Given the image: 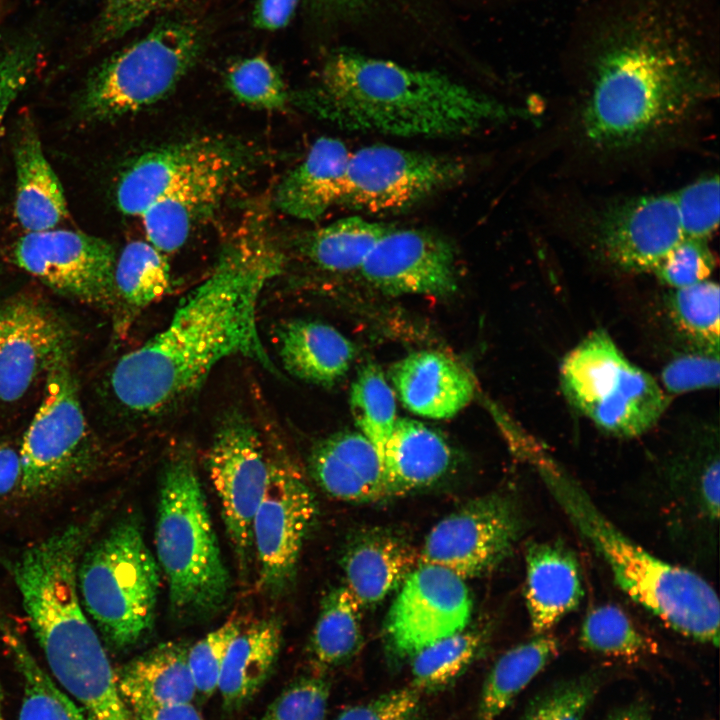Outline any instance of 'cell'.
<instances>
[{"label": "cell", "mask_w": 720, "mask_h": 720, "mask_svg": "<svg viewBox=\"0 0 720 720\" xmlns=\"http://www.w3.org/2000/svg\"><path fill=\"white\" fill-rule=\"evenodd\" d=\"M226 85L238 101L249 106L281 110L288 103V92L279 72L263 56L234 63L227 72Z\"/></svg>", "instance_id": "cell-41"}, {"label": "cell", "mask_w": 720, "mask_h": 720, "mask_svg": "<svg viewBox=\"0 0 720 720\" xmlns=\"http://www.w3.org/2000/svg\"><path fill=\"white\" fill-rule=\"evenodd\" d=\"M713 96L682 57L646 44L613 50L597 63L578 127L592 150L622 154L665 140Z\"/></svg>", "instance_id": "cell-3"}, {"label": "cell", "mask_w": 720, "mask_h": 720, "mask_svg": "<svg viewBox=\"0 0 720 720\" xmlns=\"http://www.w3.org/2000/svg\"><path fill=\"white\" fill-rule=\"evenodd\" d=\"M207 464L239 570L245 573L253 552V520L270 473L259 434L247 417L237 411L224 416Z\"/></svg>", "instance_id": "cell-10"}, {"label": "cell", "mask_w": 720, "mask_h": 720, "mask_svg": "<svg viewBox=\"0 0 720 720\" xmlns=\"http://www.w3.org/2000/svg\"><path fill=\"white\" fill-rule=\"evenodd\" d=\"M330 682L322 673L296 678L271 702L259 720H325Z\"/></svg>", "instance_id": "cell-43"}, {"label": "cell", "mask_w": 720, "mask_h": 720, "mask_svg": "<svg viewBox=\"0 0 720 720\" xmlns=\"http://www.w3.org/2000/svg\"><path fill=\"white\" fill-rule=\"evenodd\" d=\"M581 646L593 653L621 659H638L652 650L647 637L618 606L599 605L583 620Z\"/></svg>", "instance_id": "cell-39"}, {"label": "cell", "mask_w": 720, "mask_h": 720, "mask_svg": "<svg viewBox=\"0 0 720 720\" xmlns=\"http://www.w3.org/2000/svg\"><path fill=\"white\" fill-rule=\"evenodd\" d=\"M240 163L243 158L237 148L207 137L148 151L123 172L116 189L117 205L124 214L141 217L183 186Z\"/></svg>", "instance_id": "cell-17"}, {"label": "cell", "mask_w": 720, "mask_h": 720, "mask_svg": "<svg viewBox=\"0 0 720 720\" xmlns=\"http://www.w3.org/2000/svg\"><path fill=\"white\" fill-rule=\"evenodd\" d=\"M665 388L671 393L717 387L719 383L718 351L697 348L679 355L662 372Z\"/></svg>", "instance_id": "cell-48"}, {"label": "cell", "mask_w": 720, "mask_h": 720, "mask_svg": "<svg viewBox=\"0 0 720 720\" xmlns=\"http://www.w3.org/2000/svg\"><path fill=\"white\" fill-rule=\"evenodd\" d=\"M525 602L535 635L548 633L584 595L575 555L558 543L534 542L525 552Z\"/></svg>", "instance_id": "cell-20"}, {"label": "cell", "mask_w": 720, "mask_h": 720, "mask_svg": "<svg viewBox=\"0 0 720 720\" xmlns=\"http://www.w3.org/2000/svg\"><path fill=\"white\" fill-rule=\"evenodd\" d=\"M171 284L164 253L148 241L128 243L117 258L114 285V331L125 336L136 317L164 296Z\"/></svg>", "instance_id": "cell-30"}, {"label": "cell", "mask_w": 720, "mask_h": 720, "mask_svg": "<svg viewBox=\"0 0 720 720\" xmlns=\"http://www.w3.org/2000/svg\"><path fill=\"white\" fill-rule=\"evenodd\" d=\"M0 635L23 685L18 720H88L39 666L10 617L0 608Z\"/></svg>", "instance_id": "cell-34"}, {"label": "cell", "mask_w": 720, "mask_h": 720, "mask_svg": "<svg viewBox=\"0 0 720 720\" xmlns=\"http://www.w3.org/2000/svg\"><path fill=\"white\" fill-rule=\"evenodd\" d=\"M131 711L138 720H205L191 702L143 705Z\"/></svg>", "instance_id": "cell-53"}, {"label": "cell", "mask_w": 720, "mask_h": 720, "mask_svg": "<svg viewBox=\"0 0 720 720\" xmlns=\"http://www.w3.org/2000/svg\"><path fill=\"white\" fill-rule=\"evenodd\" d=\"M715 257L707 240L685 238L674 247L653 271L667 286L676 289L708 280Z\"/></svg>", "instance_id": "cell-46"}, {"label": "cell", "mask_w": 720, "mask_h": 720, "mask_svg": "<svg viewBox=\"0 0 720 720\" xmlns=\"http://www.w3.org/2000/svg\"><path fill=\"white\" fill-rule=\"evenodd\" d=\"M361 607L345 586L323 599L308 645L317 673L343 664L357 652L362 640Z\"/></svg>", "instance_id": "cell-35"}, {"label": "cell", "mask_w": 720, "mask_h": 720, "mask_svg": "<svg viewBox=\"0 0 720 720\" xmlns=\"http://www.w3.org/2000/svg\"><path fill=\"white\" fill-rule=\"evenodd\" d=\"M155 548L176 619H207L225 608L231 596V577L221 556L193 450L186 444L171 452L162 470Z\"/></svg>", "instance_id": "cell-5"}, {"label": "cell", "mask_w": 720, "mask_h": 720, "mask_svg": "<svg viewBox=\"0 0 720 720\" xmlns=\"http://www.w3.org/2000/svg\"><path fill=\"white\" fill-rule=\"evenodd\" d=\"M393 227L360 216L342 218L309 233L302 250L323 270H359L374 245Z\"/></svg>", "instance_id": "cell-36"}, {"label": "cell", "mask_w": 720, "mask_h": 720, "mask_svg": "<svg viewBox=\"0 0 720 720\" xmlns=\"http://www.w3.org/2000/svg\"><path fill=\"white\" fill-rule=\"evenodd\" d=\"M15 215L27 232L54 229L67 216L62 185L45 157L38 133L28 119L15 143Z\"/></svg>", "instance_id": "cell-25"}, {"label": "cell", "mask_w": 720, "mask_h": 720, "mask_svg": "<svg viewBox=\"0 0 720 720\" xmlns=\"http://www.w3.org/2000/svg\"><path fill=\"white\" fill-rule=\"evenodd\" d=\"M484 637L478 631H460L420 650L412 657L413 687L437 691L458 678L478 656Z\"/></svg>", "instance_id": "cell-38"}, {"label": "cell", "mask_w": 720, "mask_h": 720, "mask_svg": "<svg viewBox=\"0 0 720 720\" xmlns=\"http://www.w3.org/2000/svg\"><path fill=\"white\" fill-rule=\"evenodd\" d=\"M416 688H398L343 710L335 720H421L422 700Z\"/></svg>", "instance_id": "cell-49"}, {"label": "cell", "mask_w": 720, "mask_h": 720, "mask_svg": "<svg viewBox=\"0 0 720 720\" xmlns=\"http://www.w3.org/2000/svg\"><path fill=\"white\" fill-rule=\"evenodd\" d=\"M282 267L281 252L258 225L230 241L167 326L115 364L110 387L117 402L142 417L168 412L233 356L277 373L259 334L257 307L264 287Z\"/></svg>", "instance_id": "cell-1"}, {"label": "cell", "mask_w": 720, "mask_h": 720, "mask_svg": "<svg viewBox=\"0 0 720 720\" xmlns=\"http://www.w3.org/2000/svg\"><path fill=\"white\" fill-rule=\"evenodd\" d=\"M350 154L339 139H317L305 159L279 184L277 208L294 218L316 221L339 206Z\"/></svg>", "instance_id": "cell-22"}, {"label": "cell", "mask_w": 720, "mask_h": 720, "mask_svg": "<svg viewBox=\"0 0 720 720\" xmlns=\"http://www.w3.org/2000/svg\"><path fill=\"white\" fill-rule=\"evenodd\" d=\"M284 368L293 376L318 385L338 382L355 357L352 342L334 327L308 320H293L277 332Z\"/></svg>", "instance_id": "cell-29"}, {"label": "cell", "mask_w": 720, "mask_h": 720, "mask_svg": "<svg viewBox=\"0 0 720 720\" xmlns=\"http://www.w3.org/2000/svg\"><path fill=\"white\" fill-rule=\"evenodd\" d=\"M528 456L570 522L606 562L616 585L672 630L717 647L720 605L711 585L624 535L553 460L538 452Z\"/></svg>", "instance_id": "cell-4"}, {"label": "cell", "mask_w": 720, "mask_h": 720, "mask_svg": "<svg viewBox=\"0 0 720 720\" xmlns=\"http://www.w3.org/2000/svg\"><path fill=\"white\" fill-rule=\"evenodd\" d=\"M269 480L252 525L258 585L279 597L293 581L305 538L315 520V498L287 460L269 461Z\"/></svg>", "instance_id": "cell-11"}, {"label": "cell", "mask_w": 720, "mask_h": 720, "mask_svg": "<svg viewBox=\"0 0 720 720\" xmlns=\"http://www.w3.org/2000/svg\"><path fill=\"white\" fill-rule=\"evenodd\" d=\"M14 262L54 291L112 310L117 256L104 239L80 231L27 232L15 244Z\"/></svg>", "instance_id": "cell-12"}, {"label": "cell", "mask_w": 720, "mask_h": 720, "mask_svg": "<svg viewBox=\"0 0 720 720\" xmlns=\"http://www.w3.org/2000/svg\"><path fill=\"white\" fill-rule=\"evenodd\" d=\"M77 584L84 611L109 647L131 648L151 631L159 570L137 516L121 517L89 541Z\"/></svg>", "instance_id": "cell-6"}, {"label": "cell", "mask_w": 720, "mask_h": 720, "mask_svg": "<svg viewBox=\"0 0 720 720\" xmlns=\"http://www.w3.org/2000/svg\"><path fill=\"white\" fill-rule=\"evenodd\" d=\"M242 168L243 163L220 169L153 204L141 216L148 242L165 255L181 248L219 206Z\"/></svg>", "instance_id": "cell-23"}, {"label": "cell", "mask_w": 720, "mask_h": 720, "mask_svg": "<svg viewBox=\"0 0 720 720\" xmlns=\"http://www.w3.org/2000/svg\"><path fill=\"white\" fill-rule=\"evenodd\" d=\"M300 103L344 130L398 137L467 136L525 113L438 71L344 51Z\"/></svg>", "instance_id": "cell-2"}, {"label": "cell", "mask_w": 720, "mask_h": 720, "mask_svg": "<svg viewBox=\"0 0 720 720\" xmlns=\"http://www.w3.org/2000/svg\"><path fill=\"white\" fill-rule=\"evenodd\" d=\"M282 644V625L275 617L240 630L226 652L218 690L226 712L245 707L271 675Z\"/></svg>", "instance_id": "cell-27"}, {"label": "cell", "mask_w": 720, "mask_h": 720, "mask_svg": "<svg viewBox=\"0 0 720 720\" xmlns=\"http://www.w3.org/2000/svg\"><path fill=\"white\" fill-rule=\"evenodd\" d=\"M300 0H258L253 22L259 29L276 31L284 28L292 19Z\"/></svg>", "instance_id": "cell-51"}, {"label": "cell", "mask_w": 720, "mask_h": 720, "mask_svg": "<svg viewBox=\"0 0 720 720\" xmlns=\"http://www.w3.org/2000/svg\"><path fill=\"white\" fill-rule=\"evenodd\" d=\"M719 461L708 462L700 477L699 492L704 511L713 520L719 515Z\"/></svg>", "instance_id": "cell-54"}, {"label": "cell", "mask_w": 720, "mask_h": 720, "mask_svg": "<svg viewBox=\"0 0 720 720\" xmlns=\"http://www.w3.org/2000/svg\"><path fill=\"white\" fill-rule=\"evenodd\" d=\"M520 530V514L509 499L481 498L431 529L419 553V563L445 568L462 579L479 576L512 552Z\"/></svg>", "instance_id": "cell-13"}, {"label": "cell", "mask_w": 720, "mask_h": 720, "mask_svg": "<svg viewBox=\"0 0 720 720\" xmlns=\"http://www.w3.org/2000/svg\"><path fill=\"white\" fill-rule=\"evenodd\" d=\"M21 482L19 449L0 442V503L15 498Z\"/></svg>", "instance_id": "cell-52"}, {"label": "cell", "mask_w": 720, "mask_h": 720, "mask_svg": "<svg viewBox=\"0 0 720 720\" xmlns=\"http://www.w3.org/2000/svg\"><path fill=\"white\" fill-rule=\"evenodd\" d=\"M0 720H5L4 711H3V693H2L1 686H0Z\"/></svg>", "instance_id": "cell-56"}, {"label": "cell", "mask_w": 720, "mask_h": 720, "mask_svg": "<svg viewBox=\"0 0 720 720\" xmlns=\"http://www.w3.org/2000/svg\"><path fill=\"white\" fill-rule=\"evenodd\" d=\"M419 553L404 539L384 531L357 537L343 557L345 587L361 606L380 602L419 565Z\"/></svg>", "instance_id": "cell-24"}, {"label": "cell", "mask_w": 720, "mask_h": 720, "mask_svg": "<svg viewBox=\"0 0 720 720\" xmlns=\"http://www.w3.org/2000/svg\"><path fill=\"white\" fill-rule=\"evenodd\" d=\"M312 478L323 491L344 501L386 497L380 458L360 432H339L321 440L309 457Z\"/></svg>", "instance_id": "cell-21"}, {"label": "cell", "mask_w": 720, "mask_h": 720, "mask_svg": "<svg viewBox=\"0 0 720 720\" xmlns=\"http://www.w3.org/2000/svg\"><path fill=\"white\" fill-rule=\"evenodd\" d=\"M603 682L600 673L559 682L530 703L522 720H583Z\"/></svg>", "instance_id": "cell-42"}, {"label": "cell", "mask_w": 720, "mask_h": 720, "mask_svg": "<svg viewBox=\"0 0 720 720\" xmlns=\"http://www.w3.org/2000/svg\"><path fill=\"white\" fill-rule=\"evenodd\" d=\"M339 1H342V2H355V1H360V0H339Z\"/></svg>", "instance_id": "cell-57"}, {"label": "cell", "mask_w": 720, "mask_h": 720, "mask_svg": "<svg viewBox=\"0 0 720 720\" xmlns=\"http://www.w3.org/2000/svg\"><path fill=\"white\" fill-rule=\"evenodd\" d=\"M390 378L409 411L437 420L453 417L465 408L475 389L461 364L436 351L407 355L391 367Z\"/></svg>", "instance_id": "cell-19"}, {"label": "cell", "mask_w": 720, "mask_h": 720, "mask_svg": "<svg viewBox=\"0 0 720 720\" xmlns=\"http://www.w3.org/2000/svg\"><path fill=\"white\" fill-rule=\"evenodd\" d=\"M189 648L184 642L161 643L115 670L119 691L130 709L192 701L197 691Z\"/></svg>", "instance_id": "cell-26"}, {"label": "cell", "mask_w": 720, "mask_h": 720, "mask_svg": "<svg viewBox=\"0 0 720 720\" xmlns=\"http://www.w3.org/2000/svg\"><path fill=\"white\" fill-rule=\"evenodd\" d=\"M665 406V396L653 377L628 362L616 388L586 416L601 430L630 438L656 424Z\"/></svg>", "instance_id": "cell-32"}, {"label": "cell", "mask_w": 720, "mask_h": 720, "mask_svg": "<svg viewBox=\"0 0 720 720\" xmlns=\"http://www.w3.org/2000/svg\"><path fill=\"white\" fill-rule=\"evenodd\" d=\"M201 48L194 24L160 22L96 68L82 92L80 112L88 120L106 121L156 103L189 71Z\"/></svg>", "instance_id": "cell-8"}, {"label": "cell", "mask_w": 720, "mask_h": 720, "mask_svg": "<svg viewBox=\"0 0 720 720\" xmlns=\"http://www.w3.org/2000/svg\"><path fill=\"white\" fill-rule=\"evenodd\" d=\"M471 608L464 579L445 568L419 564L401 585L385 622L390 653L398 659L412 658L464 630Z\"/></svg>", "instance_id": "cell-14"}, {"label": "cell", "mask_w": 720, "mask_h": 720, "mask_svg": "<svg viewBox=\"0 0 720 720\" xmlns=\"http://www.w3.org/2000/svg\"><path fill=\"white\" fill-rule=\"evenodd\" d=\"M350 409L360 433L374 445L381 462L397 418L394 392L378 365L367 363L358 371L351 386Z\"/></svg>", "instance_id": "cell-37"}, {"label": "cell", "mask_w": 720, "mask_h": 720, "mask_svg": "<svg viewBox=\"0 0 720 720\" xmlns=\"http://www.w3.org/2000/svg\"><path fill=\"white\" fill-rule=\"evenodd\" d=\"M627 363L610 336L596 330L563 360L560 368L563 390L586 415L616 388Z\"/></svg>", "instance_id": "cell-31"}, {"label": "cell", "mask_w": 720, "mask_h": 720, "mask_svg": "<svg viewBox=\"0 0 720 720\" xmlns=\"http://www.w3.org/2000/svg\"><path fill=\"white\" fill-rule=\"evenodd\" d=\"M244 625L241 618H231L189 648V667L201 696L210 697L218 689L228 647Z\"/></svg>", "instance_id": "cell-45"}, {"label": "cell", "mask_w": 720, "mask_h": 720, "mask_svg": "<svg viewBox=\"0 0 720 720\" xmlns=\"http://www.w3.org/2000/svg\"><path fill=\"white\" fill-rule=\"evenodd\" d=\"M359 270L370 284L390 295L446 296L457 288L452 245L426 229L391 228Z\"/></svg>", "instance_id": "cell-16"}, {"label": "cell", "mask_w": 720, "mask_h": 720, "mask_svg": "<svg viewBox=\"0 0 720 720\" xmlns=\"http://www.w3.org/2000/svg\"><path fill=\"white\" fill-rule=\"evenodd\" d=\"M673 323L697 348L719 351V286L705 280L670 291Z\"/></svg>", "instance_id": "cell-40"}, {"label": "cell", "mask_w": 720, "mask_h": 720, "mask_svg": "<svg viewBox=\"0 0 720 720\" xmlns=\"http://www.w3.org/2000/svg\"><path fill=\"white\" fill-rule=\"evenodd\" d=\"M465 162L449 155L370 145L350 154L339 206L369 214L393 213L459 182Z\"/></svg>", "instance_id": "cell-9"}, {"label": "cell", "mask_w": 720, "mask_h": 720, "mask_svg": "<svg viewBox=\"0 0 720 720\" xmlns=\"http://www.w3.org/2000/svg\"><path fill=\"white\" fill-rule=\"evenodd\" d=\"M42 402L19 448L21 482L15 499L37 501L88 479L100 451L86 422L69 347L46 370Z\"/></svg>", "instance_id": "cell-7"}, {"label": "cell", "mask_w": 720, "mask_h": 720, "mask_svg": "<svg viewBox=\"0 0 720 720\" xmlns=\"http://www.w3.org/2000/svg\"><path fill=\"white\" fill-rule=\"evenodd\" d=\"M686 238L708 240L719 223V178L702 177L674 192Z\"/></svg>", "instance_id": "cell-44"}, {"label": "cell", "mask_w": 720, "mask_h": 720, "mask_svg": "<svg viewBox=\"0 0 720 720\" xmlns=\"http://www.w3.org/2000/svg\"><path fill=\"white\" fill-rule=\"evenodd\" d=\"M452 454L436 431L409 418H397L385 444L381 467L387 496L429 485L443 476Z\"/></svg>", "instance_id": "cell-28"}, {"label": "cell", "mask_w": 720, "mask_h": 720, "mask_svg": "<svg viewBox=\"0 0 720 720\" xmlns=\"http://www.w3.org/2000/svg\"><path fill=\"white\" fill-rule=\"evenodd\" d=\"M559 650L558 639L550 633H543L502 654L484 681L477 720H497L552 662Z\"/></svg>", "instance_id": "cell-33"}, {"label": "cell", "mask_w": 720, "mask_h": 720, "mask_svg": "<svg viewBox=\"0 0 720 720\" xmlns=\"http://www.w3.org/2000/svg\"><path fill=\"white\" fill-rule=\"evenodd\" d=\"M67 347L63 322L40 300L17 296L0 304V401L19 400Z\"/></svg>", "instance_id": "cell-18"}, {"label": "cell", "mask_w": 720, "mask_h": 720, "mask_svg": "<svg viewBox=\"0 0 720 720\" xmlns=\"http://www.w3.org/2000/svg\"><path fill=\"white\" fill-rule=\"evenodd\" d=\"M37 46L22 42L0 58V137L7 112L27 85L37 64Z\"/></svg>", "instance_id": "cell-50"}, {"label": "cell", "mask_w": 720, "mask_h": 720, "mask_svg": "<svg viewBox=\"0 0 720 720\" xmlns=\"http://www.w3.org/2000/svg\"><path fill=\"white\" fill-rule=\"evenodd\" d=\"M603 256L629 272H653L685 235L674 193L632 197L602 208L591 222Z\"/></svg>", "instance_id": "cell-15"}, {"label": "cell", "mask_w": 720, "mask_h": 720, "mask_svg": "<svg viewBox=\"0 0 720 720\" xmlns=\"http://www.w3.org/2000/svg\"><path fill=\"white\" fill-rule=\"evenodd\" d=\"M185 0H104L94 29V40L107 43L123 37L156 14Z\"/></svg>", "instance_id": "cell-47"}, {"label": "cell", "mask_w": 720, "mask_h": 720, "mask_svg": "<svg viewBox=\"0 0 720 720\" xmlns=\"http://www.w3.org/2000/svg\"><path fill=\"white\" fill-rule=\"evenodd\" d=\"M604 720H651V710L646 701L639 699L616 709Z\"/></svg>", "instance_id": "cell-55"}]
</instances>
